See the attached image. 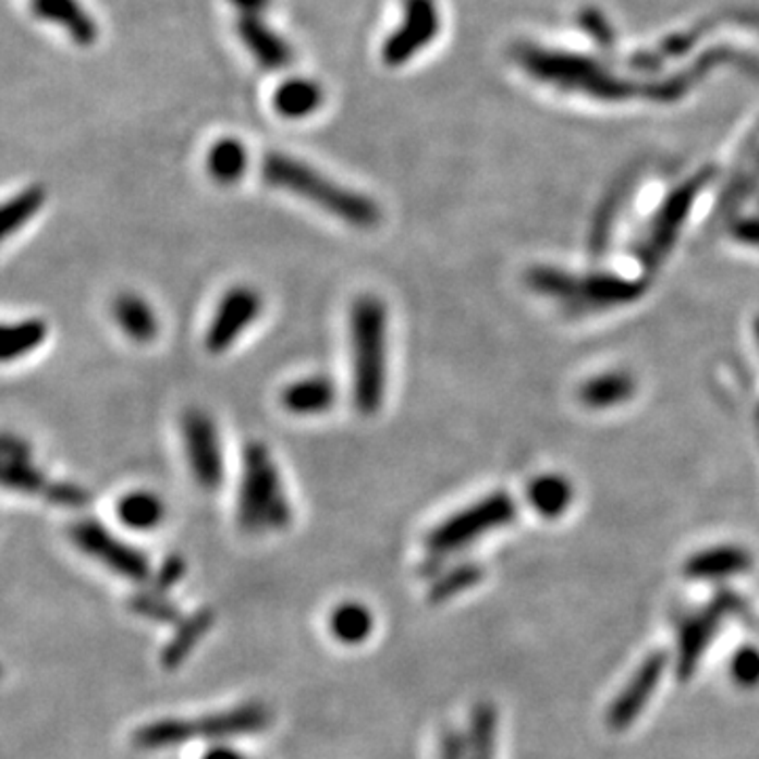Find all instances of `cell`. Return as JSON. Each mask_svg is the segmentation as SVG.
Masks as SVG:
<instances>
[{
	"instance_id": "11",
	"label": "cell",
	"mask_w": 759,
	"mask_h": 759,
	"mask_svg": "<svg viewBox=\"0 0 759 759\" xmlns=\"http://www.w3.org/2000/svg\"><path fill=\"white\" fill-rule=\"evenodd\" d=\"M669 657L666 652H652L628 680L625 690L619 694L608 711V726L612 730H627L639 713L650 702L657 686L661 684Z\"/></svg>"
},
{
	"instance_id": "21",
	"label": "cell",
	"mask_w": 759,
	"mask_h": 759,
	"mask_svg": "<svg viewBox=\"0 0 759 759\" xmlns=\"http://www.w3.org/2000/svg\"><path fill=\"white\" fill-rule=\"evenodd\" d=\"M498 713L494 705L479 702L470 713L468 727V759H494Z\"/></svg>"
},
{
	"instance_id": "14",
	"label": "cell",
	"mask_w": 759,
	"mask_h": 759,
	"mask_svg": "<svg viewBox=\"0 0 759 759\" xmlns=\"http://www.w3.org/2000/svg\"><path fill=\"white\" fill-rule=\"evenodd\" d=\"M2 486L13 492L45 494V498L53 486L36 468L30 448L22 439L11 434L2 439Z\"/></svg>"
},
{
	"instance_id": "24",
	"label": "cell",
	"mask_w": 759,
	"mask_h": 759,
	"mask_svg": "<svg viewBox=\"0 0 759 759\" xmlns=\"http://www.w3.org/2000/svg\"><path fill=\"white\" fill-rule=\"evenodd\" d=\"M47 338V326L40 319H24L4 326L2 330V362H15L33 353Z\"/></svg>"
},
{
	"instance_id": "23",
	"label": "cell",
	"mask_w": 759,
	"mask_h": 759,
	"mask_svg": "<svg viewBox=\"0 0 759 759\" xmlns=\"http://www.w3.org/2000/svg\"><path fill=\"white\" fill-rule=\"evenodd\" d=\"M749 567V555L738 549H715L690 560L686 565L688 576L693 578H724Z\"/></svg>"
},
{
	"instance_id": "1",
	"label": "cell",
	"mask_w": 759,
	"mask_h": 759,
	"mask_svg": "<svg viewBox=\"0 0 759 759\" xmlns=\"http://www.w3.org/2000/svg\"><path fill=\"white\" fill-rule=\"evenodd\" d=\"M262 177L272 188L304 198L355 229H374L382 218V211L374 198L333 182L326 173L296 157L266 152Z\"/></svg>"
},
{
	"instance_id": "32",
	"label": "cell",
	"mask_w": 759,
	"mask_h": 759,
	"mask_svg": "<svg viewBox=\"0 0 759 759\" xmlns=\"http://www.w3.org/2000/svg\"><path fill=\"white\" fill-rule=\"evenodd\" d=\"M203 759H245V756L232 747H227V745H220V747H213L209 749Z\"/></svg>"
},
{
	"instance_id": "6",
	"label": "cell",
	"mask_w": 759,
	"mask_h": 759,
	"mask_svg": "<svg viewBox=\"0 0 759 759\" xmlns=\"http://www.w3.org/2000/svg\"><path fill=\"white\" fill-rule=\"evenodd\" d=\"M191 473L198 488L216 492L224 483V450L218 429L207 412L188 409L180 423Z\"/></svg>"
},
{
	"instance_id": "18",
	"label": "cell",
	"mask_w": 759,
	"mask_h": 759,
	"mask_svg": "<svg viewBox=\"0 0 759 759\" xmlns=\"http://www.w3.org/2000/svg\"><path fill=\"white\" fill-rule=\"evenodd\" d=\"M213 625V612L209 608L197 610L191 614L180 627L175 628L173 637L169 639L163 652H161V664L166 669H177L182 662L186 661L193 650L197 648L198 641L207 635V631Z\"/></svg>"
},
{
	"instance_id": "8",
	"label": "cell",
	"mask_w": 759,
	"mask_h": 759,
	"mask_svg": "<svg viewBox=\"0 0 759 759\" xmlns=\"http://www.w3.org/2000/svg\"><path fill=\"white\" fill-rule=\"evenodd\" d=\"M439 26L434 0H403V22L382 45L384 66L399 68L414 60L434 40Z\"/></svg>"
},
{
	"instance_id": "12",
	"label": "cell",
	"mask_w": 759,
	"mask_h": 759,
	"mask_svg": "<svg viewBox=\"0 0 759 759\" xmlns=\"http://www.w3.org/2000/svg\"><path fill=\"white\" fill-rule=\"evenodd\" d=\"M265 13H238L236 34L249 56L265 70H283L294 62L290 42L274 33L262 17Z\"/></svg>"
},
{
	"instance_id": "28",
	"label": "cell",
	"mask_w": 759,
	"mask_h": 759,
	"mask_svg": "<svg viewBox=\"0 0 759 759\" xmlns=\"http://www.w3.org/2000/svg\"><path fill=\"white\" fill-rule=\"evenodd\" d=\"M732 680L740 688H756L759 686V650L754 646H745L736 650L730 662Z\"/></svg>"
},
{
	"instance_id": "9",
	"label": "cell",
	"mask_w": 759,
	"mask_h": 759,
	"mask_svg": "<svg viewBox=\"0 0 759 759\" xmlns=\"http://www.w3.org/2000/svg\"><path fill=\"white\" fill-rule=\"evenodd\" d=\"M262 313V296L247 285L232 287L220 299L211 323L205 333V346L209 353H224L241 338Z\"/></svg>"
},
{
	"instance_id": "25",
	"label": "cell",
	"mask_w": 759,
	"mask_h": 759,
	"mask_svg": "<svg viewBox=\"0 0 759 759\" xmlns=\"http://www.w3.org/2000/svg\"><path fill=\"white\" fill-rule=\"evenodd\" d=\"M42 203H45V188L38 184H33L20 195L9 198L0 213L2 236L9 238L13 232L22 231L30 222V218L40 211Z\"/></svg>"
},
{
	"instance_id": "5",
	"label": "cell",
	"mask_w": 759,
	"mask_h": 759,
	"mask_svg": "<svg viewBox=\"0 0 759 759\" xmlns=\"http://www.w3.org/2000/svg\"><path fill=\"white\" fill-rule=\"evenodd\" d=\"M70 540L89 558L103 563L110 572L132 583H144L150 578V563L142 551L117 538L96 519L76 522L70 528Z\"/></svg>"
},
{
	"instance_id": "16",
	"label": "cell",
	"mask_w": 759,
	"mask_h": 759,
	"mask_svg": "<svg viewBox=\"0 0 759 759\" xmlns=\"http://www.w3.org/2000/svg\"><path fill=\"white\" fill-rule=\"evenodd\" d=\"M112 317L121 331L137 344H148L159 335L155 308L137 294H121L112 304Z\"/></svg>"
},
{
	"instance_id": "20",
	"label": "cell",
	"mask_w": 759,
	"mask_h": 759,
	"mask_svg": "<svg viewBox=\"0 0 759 759\" xmlns=\"http://www.w3.org/2000/svg\"><path fill=\"white\" fill-rule=\"evenodd\" d=\"M330 628L338 641L355 646L365 641L374 631V616L364 603L346 601L331 612Z\"/></svg>"
},
{
	"instance_id": "31",
	"label": "cell",
	"mask_w": 759,
	"mask_h": 759,
	"mask_svg": "<svg viewBox=\"0 0 759 759\" xmlns=\"http://www.w3.org/2000/svg\"><path fill=\"white\" fill-rule=\"evenodd\" d=\"M238 13H265L270 0H229Z\"/></svg>"
},
{
	"instance_id": "3",
	"label": "cell",
	"mask_w": 759,
	"mask_h": 759,
	"mask_svg": "<svg viewBox=\"0 0 759 759\" xmlns=\"http://www.w3.org/2000/svg\"><path fill=\"white\" fill-rule=\"evenodd\" d=\"M292 504L270 450L260 441L247 443L236 500L238 526L249 534L277 531L292 524Z\"/></svg>"
},
{
	"instance_id": "19",
	"label": "cell",
	"mask_w": 759,
	"mask_h": 759,
	"mask_svg": "<svg viewBox=\"0 0 759 759\" xmlns=\"http://www.w3.org/2000/svg\"><path fill=\"white\" fill-rule=\"evenodd\" d=\"M247 150L234 137H224L216 142L207 155V171L218 184L238 182L247 171Z\"/></svg>"
},
{
	"instance_id": "29",
	"label": "cell",
	"mask_w": 759,
	"mask_h": 759,
	"mask_svg": "<svg viewBox=\"0 0 759 759\" xmlns=\"http://www.w3.org/2000/svg\"><path fill=\"white\" fill-rule=\"evenodd\" d=\"M186 574V563L182 558L173 555L166 560V563L161 565V570L155 574V580H152V591L157 593L166 595L173 585H177L182 580V576Z\"/></svg>"
},
{
	"instance_id": "10",
	"label": "cell",
	"mask_w": 759,
	"mask_h": 759,
	"mask_svg": "<svg viewBox=\"0 0 759 759\" xmlns=\"http://www.w3.org/2000/svg\"><path fill=\"white\" fill-rule=\"evenodd\" d=\"M738 610H740L738 599L732 595H724V597H718L707 610L694 614L693 619L682 627L680 646H677V675L682 680L693 677L705 650L711 646L713 637L722 627L720 623Z\"/></svg>"
},
{
	"instance_id": "27",
	"label": "cell",
	"mask_w": 759,
	"mask_h": 759,
	"mask_svg": "<svg viewBox=\"0 0 759 759\" xmlns=\"http://www.w3.org/2000/svg\"><path fill=\"white\" fill-rule=\"evenodd\" d=\"M130 608L135 614H139L142 619L155 621V623H163L171 625L180 619V610L173 601H169L166 595L157 593V591H146V593L135 595L130 601Z\"/></svg>"
},
{
	"instance_id": "17",
	"label": "cell",
	"mask_w": 759,
	"mask_h": 759,
	"mask_svg": "<svg viewBox=\"0 0 759 759\" xmlns=\"http://www.w3.org/2000/svg\"><path fill=\"white\" fill-rule=\"evenodd\" d=\"M323 87L310 78H290L274 91V110L285 119H306L323 103Z\"/></svg>"
},
{
	"instance_id": "7",
	"label": "cell",
	"mask_w": 759,
	"mask_h": 759,
	"mask_svg": "<svg viewBox=\"0 0 759 759\" xmlns=\"http://www.w3.org/2000/svg\"><path fill=\"white\" fill-rule=\"evenodd\" d=\"M509 517H511V509L502 498H492L473 509H466L430 531L429 540H427L430 560L439 562V558H445L448 553H454L466 544H470L475 538H479L488 529L504 524Z\"/></svg>"
},
{
	"instance_id": "2",
	"label": "cell",
	"mask_w": 759,
	"mask_h": 759,
	"mask_svg": "<svg viewBox=\"0 0 759 759\" xmlns=\"http://www.w3.org/2000/svg\"><path fill=\"white\" fill-rule=\"evenodd\" d=\"M355 407L374 416L387 391V306L378 296L357 297L348 319Z\"/></svg>"
},
{
	"instance_id": "13",
	"label": "cell",
	"mask_w": 759,
	"mask_h": 759,
	"mask_svg": "<svg viewBox=\"0 0 759 759\" xmlns=\"http://www.w3.org/2000/svg\"><path fill=\"white\" fill-rule=\"evenodd\" d=\"M28 7L36 20L60 26L78 47L98 42V24L81 0H28Z\"/></svg>"
},
{
	"instance_id": "22",
	"label": "cell",
	"mask_w": 759,
	"mask_h": 759,
	"mask_svg": "<svg viewBox=\"0 0 759 759\" xmlns=\"http://www.w3.org/2000/svg\"><path fill=\"white\" fill-rule=\"evenodd\" d=\"M117 513L127 528L152 529L163 522L166 504L150 492H132L121 498Z\"/></svg>"
},
{
	"instance_id": "30",
	"label": "cell",
	"mask_w": 759,
	"mask_h": 759,
	"mask_svg": "<svg viewBox=\"0 0 759 759\" xmlns=\"http://www.w3.org/2000/svg\"><path fill=\"white\" fill-rule=\"evenodd\" d=\"M439 759H468V740L461 732L448 730L441 738Z\"/></svg>"
},
{
	"instance_id": "26",
	"label": "cell",
	"mask_w": 759,
	"mask_h": 759,
	"mask_svg": "<svg viewBox=\"0 0 759 759\" xmlns=\"http://www.w3.org/2000/svg\"><path fill=\"white\" fill-rule=\"evenodd\" d=\"M481 580V570L477 565L464 563L450 572H445L443 576H439L432 587H430L429 599L432 603H443L458 593H463L466 589L475 587Z\"/></svg>"
},
{
	"instance_id": "15",
	"label": "cell",
	"mask_w": 759,
	"mask_h": 759,
	"mask_svg": "<svg viewBox=\"0 0 759 759\" xmlns=\"http://www.w3.org/2000/svg\"><path fill=\"white\" fill-rule=\"evenodd\" d=\"M335 384L328 376H308L283 389L281 403L297 416H317L330 412L335 403Z\"/></svg>"
},
{
	"instance_id": "4",
	"label": "cell",
	"mask_w": 759,
	"mask_h": 759,
	"mask_svg": "<svg viewBox=\"0 0 759 759\" xmlns=\"http://www.w3.org/2000/svg\"><path fill=\"white\" fill-rule=\"evenodd\" d=\"M272 715L262 702H245L222 713H209L197 720H161L139 727L133 745L144 751H161L186 745L193 738L227 740L236 736L258 734L270 726Z\"/></svg>"
}]
</instances>
